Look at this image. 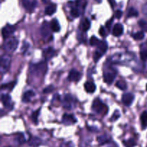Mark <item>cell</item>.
Segmentation results:
<instances>
[{
	"mask_svg": "<svg viewBox=\"0 0 147 147\" xmlns=\"http://www.w3.org/2000/svg\"><path fill=\"white\" fill-rule=\"evenodd\" d=\"M138 15H139V12L134 7H131V8H129L127 14L128 17H138Z\"/></svg>",
	"mask_w": 147,
	"mask_h": 147,
	"instance_id": "cell-27",
	"label": "cell"
},
{
	"mask_svg": "<svg viewBox=\"0 0 147 147\" xmlns=\"http://www.w3.org/2000/svg\"><path fill=\"white\" fill-rule=\"evenodd\" d=\"M56 10H57V5L55 4H50L46 7L45 13L47 15H53L54 13L56 12Z\"/></svg>",
	"mask_w": 147,
	"mask_h": 147,
	"instance_id": "cell-17",
	"label": "cell"
},
{
	"mask_svg": "<svg viewBox=\"0 0 147 147\" xmlns=\"http://www.w3.org/2000/svg\"><path fill=\"white\" fill-rule=\"evenodd\" d=\"M42 1L44 3H47L50 0H42Z\"/></svg>",
	"mask_w": 147,
	"mask_h": 147,
	"instance_id": "cell-47",
	"label": "cell"
},
{
	"mask_svg": "<svg viewBox=\"0 0 147 147\" xmlns=\"http://www.w3.org/2000/svg\"><path fill=\"white\" fill-rule=\"evenodd\" d=\"M34 96H35V93L32 90H27L23 94L22 101L24 102H29Z\"/></svg>",
	"mask_w": 147,
	"mask_h": 147,
	"instance_id": "cell-16",
	"label": "cell"
},
{
	"mask_svg": "<svg viewBox=\"0 0 147 147\" xmlns=\"http://www.w3.org/2000/svg\"><path fill=\"white\" fill-rule=\"evenodd\" d=\"M96 1H98V3H100V2H101L102 0H96Z\"/></svg>",
	"mask_w": 147,
	"mask_h": 147,
	"instance_id": "cell-48",
	"label": "cell"
},
{
	"mask_svg": "<svg viewBox=\"0 0 147 147\" xmlns=\"http://www.w3.org/2000/svg\"><path fill=\"white\" fill-rule=\"evenodd\" d=\"M123 144L126 147H134L136 146V143L134 140L131 138V139L126 140V141H123Z\"/></svg>",
	"mask_w": 147,
	"mask_h": 147,
	"instance_id": "cell-32",
	"label": "cell"
},
{
	"mask_svg": "<svg viewBox=\"0 0 147 147\" xmlns=\"http://www.w3.org/2000/svg\"><path fill=\"white\" fill-rule=\"evenodd\" d=\"M116 86H117L119 89H121V90H126L127 89V84L126 82L123 80H119L116 83Z\"/></svg>",
	"mask_w": 147,
	"mask_h": 147,
	"instance_id": "cell-30",
	"label": "cell"
},
{
	"mask_svg": "<svg viewBox=\"0 0 147 147\" xmlns=\"http://www.w3.org/2000/svg\"><path fill=\"white\" fill-rule=\"evenodd\" d=\"M24 48H22V50H24V51H26V50H27V48H28L30 46H29L28 43H24ZM23 50H22V51H23Z\"/></svg>",
	"mask_w": 147,
	"mask_h": 147,
	"instance_id": "cell-44",
	"label": "cell"
},
{
	"mask_svg": "<svg viewBox=\"0 0 147 147\" xmlns=\"http://www.w3.org/2000/svg\"><path fill=\"white\" fill-rule=\"evenodd\" d=\"M42 141L37 137H32L29 141V145L32 147H37L41 144Z\"/></svg>",
	"mask_w": 147,
	"mask_h": 147,
	"instance_id": "cell-21",
	"label": "cell"
},
{
	"mask_svg": "<svg viewBox=\"0 0 147 147\" xmlns=\"http://www.w3.org/2000/svg\"><path fill=\"white\" fill-rule=\"evenodd\" d=\"M116 76V71L114 69H109L107 71H105L103 74V79H104V82L106 83L111 84L113 82Z\"/></svg>",
	"mask_w": 147,
	"mask_h": 147,
	"instance_id": "cell-6",
	"label": "cell"
},
{
	"mask_svg": "<svg viewBox=\"0 0 147 147\" xmlns=\"http://www.w3.org/2000/svg\"><path fill=\"white\" fill-rule=\"evenodd\" d=\"M92 108L96 113L102 114V115H106L109 112V108H108L107 105H105L99 98L94 99Z\"/></svg>",
	"mask_w": 147,
	"mask_h": 147,
	"instance_id": "cell-2",
	"label": "cell"
},
{
	"mask_svg": "<svg viewBox=\"0 0 147 147\" xmlns=\"http://www.w3.org/2000/svg\"><path fill=\"white\" fill-rule=\"evenodd\" d=\"M53 89H54L53 86L50 85V86H48L47 87H46L45 89H44L43 92H44V93H50V92H51L53 90Z\"/></svg>",
	"mask_w": 147,
	"mask_h": 147,
	"instance_id": "cell-40",
	"label": "cell"
},
{
	"mask_svg": "<svg viewBox=\"0 0 147 147\" xmlns=\"http://www.w3.org/2000/svg\"><path fill=\"white\" fill-rule=\"evenodd\" d=\"M112 22H113V19H111L110 20H109V21L107 22H106V27H107V29L108 30H110L111 29V24H112Z\"/></svg>",
	"mask_w": 147,
	"mask_h": 147,
	"instance_id": "cell-42",
	"label": "cell"
},
{
	"mask_svg": "<svg viewBox=\"0 0 147 147\" xmlns=\"http://www.w3.org/2000/svg\"><path fill=\"white\" fill-rule=\"evenodd\" d=\"M99 34L100 35L102 36V37H106V35H107V34H106V30H105L104 27H103V26H101V27H100V29H99Z\"/></svg>",
	"mask_w": 147,
	"mask_h": 147,
	"instance_id": "cell-39",
	"label": "cell"
},
{
	"mask_svg": "<svg viewBox=\"0 0 147 147\" xmlns=\"http://www.w3.org/2000/svg\"><path fill=\"white\" fill-rule=\"evenodd\" d=\"M134 100V95L131 93H125L122 96V102L126 106H130Z\"/></svg>",
	"mask_w": 147,
	"mask_h": 147,
	"instance_id": "cell-12",
	"label": "cell"
},
{
	"mask_svg": "<svg viewBox=\"0 0 147 147\" xmlns=\"http://www.w3.org/2000/svg\"><path fill=\"white\" fill-rule=\"evenodd\" d=\"M87 0H76V6L79 10H84L87 6Z\"/></svg>",
	"mask_w": 147,
	"mask_h": 147,
	"instance_id": "cell-23",
	"label": "cell"
},
{
	"mask_svg": "<svg viewBox=\"0 0 147 147\" xmlns=\"http://www.w3.org/2000/svg\"><path fill=\"white\" fill-rule=\"evenodd\" d=\"M119 117H120V112H119V110H116L114 112V113L113 114V115H112V117L111 119L112 121H114V120H116L119 119Z\"/></svg>",
	"mask_w": 147,
	"mask_h": 147,
	"instance_id": "cell-37",
	"label": "cell"
},
{
	"mask_svg": "<svg viewBox=\"0 0 147 147\" xmlns=\"http://www.w3.org/2000/svg\"><path fill=\"white\" fill-rule=\"evenodd\" d=\"M85 89L88 93H93L96 89V84L92 82H87L85 84Z\"/></svg>",
	"mask_w": 147,
	"mask_h": 147,
	"instance_id": "cell-19",
	"label": "cell"
},
{
	"mask_svg": "<svg viewBox=\"0 0 147 147\" xmlns=\"http://www.w3.org/2000/svg\"><path fill=\"white\" fill-rule=\"evenodd\" d=\"M51 31H53L50 27V23L44 22L40 27V33L44 39H47L51 36Z\"/></svg>",
	"mask_w": 147,
	"mask_h": 147,
	"instance_id": "cell-5",
	"label": "cell"
},
{
	"mask_svg": "<svg viewBox=\"0 0 147 147\" xmlns=\"http://www.w3.org/2000/svg\"><path fill=\"white\" fill-rule=\"evenodd\" d=\"M141 122L143 128H145L147 127V111H144L142 112V115H141Z\"/></svg>",
	"mask_w": 147,
	"mask_h": 147,
	"instance_id": "cell-26",
	"label": "cell"
},
{
	"mask_svg": "<svg viewBox=\"0 0 147 147\" xmlns=\"http://www.w3.org/2000/svg\"><path fill=\"white\" fill-rule=\"evenodd\" d=\"M142 12L144 14L145 16L147 17V3L145 4H144V6L142 7Z\"/></svg>",
	"mask_w": 147,
	"mask_h": 147,
	"instance_id": "cell-43",
	"label": "cell"
},
{
	"mask_svg": "<svg viewBox=\"0 0 147 147\" xmlns=\"http://www.w3.org/2000/svg\"><path fill=\"white\" fill-rule=\"evenodd\" d=\"M22 5L27 12H32L37 6V1L36 0H22Z\"/></svg>",
	"mask_w": 147,
	"mask_h": 147,
	"instance_id": "cell-10",
	"label": "cell"
},
{
	"mask_svg": "<svg viewBox=\"0 0 147 147\" xmlns=\"http://www.w3.org/2000/svg\"><path fill=\"white\" fill-rule=\"evenodd\" d=\"M70 14L74 18H77L80 16V11L77 8V7H73V8L71 9L70 10Z\"/></svg>",
	"mask_w": 147,
	"mask_h": 147,
	"instance_id": "cell-31",
	"label": "cell"
},
{
	"mask_svg": "<svg viewBox=\"0 0 147 147\" xmlns=\"http://www.w3.org/2000/svg\"><path fill=\"white\" fill-rule=\"evenodd\" d=\"M15 141L18 144H22L26 141L25 137L22 133H18L15 137Z\"/></svg>",
	"mask_w": 147,
	"mask_h": 147,
	"instance_id": "cell-29",
	"label": "cell"
},
{
	"mask_svg": "<svg viewBox=\"0 0 147 147\" xmlns=\"http://www.w3.org/2000/svg\"><path fill=\"white\" fill-rule=\"evenodd\" d=\"M19 44V41L15 37H9L4 40L3 48L7 52H14Z\"/></svg>",
	"mask_w": 147,
	"mask_h": 147,
	"instance_id": "cell-3",
	"label": "cell"
},
{
	"mask_svg": "<svg viewBox=\"0 0 147 147\" xmlns=\"http://www.w3.org/2000/svg\"><path fill=\"white\" fill-rule=\"evenodd\" d=\"M55 53V51L54 49L52 47H49L43 51V56L46 61H49L54 56Z\"/></svg>",
	"mask_w": 147,
	"mask_h": 147,
	"instance_id": "cell-15",
	"label": "cell"
},
{
	"mask_svg": "<svg viewBox=\"0 0 147 147\" xmlns=\"http://www.w3.org/2000/svg\"><path fill=\"white\" fill-rule=\"evenodd\" d=\"M109 3H110L111 4V5L112 6V7H113V6H114V0H109Z\"/></svg>",
	"mask_w": 147,
	"mask_h": 147,
	"instance_id": "cell-45",
	"label": "cell"
},
{
	"mask_svg": "<svg viewBox=\"0 0 147 147\" xmlns=\"http://www.w3.org/2000/svg\"><path fill=\"white\" fill-rule=\"evenodd\" d=\"M40 108H39L38 110H37L36 111L33 112L32 115V120L33 122L35 124L37 123V120H38V116H39V114H40Z\"/></svg>",
	"mask_w": 147,
	"mask_h": 147,
	"instance_id": "cell-33",
	"label": "cell"
},
{
	"mask_svg": "<svg viewBox=\"0 0 147 147\" xmlns=\"http://www.w3.org/2000/svg\"><path fill=\"white\" fill-rule=\"evenodd\" d=\"M15 30V27L11 25V24H7L6 26H4L1 30V34H2V37H4V40L11 37V35L14 33Z\"/></svg>",
	"mask_w": 147,
	"mask_h": 147,
	"instance_id": "cell-8",
	"label": "cell"
},
{
	"mask_svg": "<svg viewBox=\"0 0 147 147\" xmlns=\"http://www.w3.org/2000/svg\"><path fill=\"white\" fill-rule=\"evenodd\" d=\"M139 27L144 32H147V21L144 20H140L139 22Z\"/></svg>",
	"mask_w": 147,
	"mask_h": 147,
	"instance_id": "cell-35",
	"label": "cell"
},
{
	"mask_svg": "<svg viewBox=\"0 0 147 147\" xmlns=\"http://www.w3.org/2000/svg\"><path fill=\"white\" fill-rule=\"evenodd\" d=\"M11 58L9 55H3L1 58L0 62V71L1 74H4L9 70L11 65Z\"/></svg>",
	"mask_w": 147,
	"mask_h": 147,
	"instance_id": "cell-4",
	"label": "cell"
},
{
	"mask_svg": "<svg viewBox=\"0 0 147 147\" xmlns=\"http://www.w3.org/2000/svg\"><path fill=\"white\" fill-rule=\"evenodd\" d=\"M62 122L65 125H73L77 122V120L75 118V116L71 114H64L62 118Z\"/></svg>",
	"mask_w": 147,
	"mask_h": 147,
	"instance_id": "cell-11",
	"label": "cell"
},
{
	"mask_svg": "<svg viewBox=\"0 0 147 147\" xmlns=\"http://www.w3.org/2000/svg\"><path fill=\"white\" fill-rule=\"evenodd\" d=\"M109 147H118V146L116 145V144H111V146H109Z\"/></svg>",
	"mask_w": 147,
	"mask_h": 147,
	"instance_id": "cell-46",
	"label": "cell"
},
{
	"mask_svg": "<svg viewBox=\"0 0 147 147\" xmlns=\"http://www.w3.org/2000/svg\"><path fill=\"white\" fill-rule=\"evenodd\" d=\"M16 85V82H9V83L7 84H3L1 85V89H7L9 91H11L13 89V88Z\"/></svg>",
	"mask_w": 147,
	"mask_h": 147,
	"instance_id": "cell-25",
	"label": "cell"
},
{
	"mask_svg": "<svg viewBox=\"0 0 147 147\" xmlns=\"http://www.w3.org/2000/svg\"><path fill=\"white\" fill-rule=\"evenodd\" d=\"M98 50H100L103 54H104L108 49V43L105 40H100V43L98 45Z\"/></svg>",
	"mask_w": 147,
	"mask_h": 147,
	"instance_id": "cell-22",
	"label": "cell"
},
{
	"mask_svg": "<svg viewBox=\"0 0 147 147\" xmlns=\"http://www.w3.org/2000/svg\"><path fill=\"white\" fill-rule=\"evenodd\" d=\"M47 70V65L46 62H40V63L32 64L30 66V72L34 76H44Z\"/></svg>",
	"mask_w": 147,
	"mask_h": 147,
	"instance_id": "cell-1",
	"label": "cell"
},
{
	"mask_svg": "<svg viewBox=\"0 0 147 147\" xmlns=\"http://www.w3.org/2000/svg\"><path fill=\"white\" fill-rule=\"evenodd\" d=\"M122 14H123V12H122L121 10H116V12H115V17L117 19H120L121 17H122Z\"/></svg>",
	"mask_w": 147,
	"mask_h": 147,
	"instance_id": "cell-41",
	"label": "cell"
},
{
	"mask_svg": "<svg viewBox=\"0 0 147 147\" xmlns=\"http://www.w3.org/2000/svg\"><path fill=\"white\" fill-rule=\"evenodd\" d=\"M100 40H99L96 36H93L90 39V44L91 46H98V45L100 43Z\"/></svg>",
	"mask_w": 147,
	"mask_h": 147,
	"instance_id": "cell-36",
	"label": "cell"
},
{
	"mask_svg": "<svg viewBox=\"0 0 147 147\" xmlns=\"http://www.w3.org/2000/svg\"><path fill=\"white\" fill-rule=\"evenodd\" d=\"M103 56V53L100 51V50H97L94 52L93 53V60H94L95 62H98L99 60H100V58Z\"/></svg>",
	"mask_w": 147,
	"mask_h": 147,
	"instance_id": "cell-34",
	"label": "cell"
},
{
	"mask_svg": "<svg viewBox=\"0 0 147 147\" xmlns=\"http://www.w3.org/2000/svg\"><path fill=\"white\" fill-rule=\"evenodd\" d=\"M7 147H10V146H7Z\"/></svg>",
	"mask_w": 147,
	"mask_h": 147,
	"instance_id": "cell-50",
	"label": "cell"
},
{
	"mask_svg": "<svg viewBox=\"0 0 147 147\" xmlns=\"http://www.w3.org/2000/svg\"><path fill=\"white\" fill-rule=\"evenodd\" d=\"M75 102H76V100H75L74 97L71 95L67 94V95H65L63 101V105L65 108H66V109H72L75 106Z\"/></svg>",
	"mask_w": 147,
	"mask_h": 147,
	"instance_id": "cell-7",
	"label": "cell"
},
{
	"mask_svg": "<svg viewBox=\"0 0 147 147\" xmlns=\"http://www.w3.org/2000/svg\"><path fill=\"white\" fill-rule=\"evenodd\" d=\"M132 37L135 39L136 40H142L144 38L145 34L144 31H140L137 32V33H134V34L132 35Z\"/></svg>",
	"mask_w": 147,
	"mask_h": 147,
	"instance_id": "cell-28",
	"label": "cell"
},
{
	"mask_svg": "<svg viewBox=\"0 0 147 147\" xmlns=\"http://www.w3.org/2000/svg\"><path fill=\"white\" fill-rule=\"evenodd\" d=\"M123 33V27L121 24L120 23H117L113 27V30H112V33L116 37H119Z\"/></svg>",
	"mask_w": 147,
	"mask_h": 147,
	"instance_id": "cell-14",
	"label": "cell"
},
{
	"mask_svg": "<svg viewBox=\"0 0 147 147\" xmlns=\"http://www.w3.org/2000/svg\"><path fill=\"white\" fill-rule=\"evenodd\" d=\"M146 90H147V84H146Z\"/></svg>",
	"mask_w": 147,
	"mask_h": 147,
	"instance_id": "cell-49",
	"label": "cell"
},
{
	"mask_svg": "<svg viewBox=\"0 0 147 147\" xmlns=\"http://www.w3.org/2000/svg\"><path fill=\"white\" fill-rule=\"evenodd\" d=\"M81 78V74L76 69H72L69 72L68 79L71 82H78Z\"/></svg>",
	"mask_w": 147,
	"mask_h": 147,
	"instance_id": "cell-13",
	"label": "cell"
},
{
	"mask_svg": "<svg viewBox=\"0 0 147 147\" xmlns=\"http://www.w3.org/2000/svg\"><path fill=\"white\" fill-rule=\"evenodd\" d=\"M91 23L90 21L88 18H84L82 20L81 24H80V29L83 32H86L90 29Z\"/></svg>",
	"mask_w": 147,
	"mask_h": 147,
	"instance_id": "cell-18",
	"label": "cell"
},
{
	"mask_svg": "<svg viewBox=\"0 0 147 147\" xmlns=\"http://www.w3.org/2000/svg\"><path fill=\"white\" fill-rule=\"evenodd\" d=\"M97 141H98L100 145H103V144H107L110 141V136L108 135H103L98 136L97 138Z\"/></svg>",
	"mask_w": 147,
	"mask_h": 147,
	"instance_id": "cell-24",
	"label": "cell"
},
{
	"mask_svg": "<svg viewBox=\"0 0 147 147\" xmlns=\"http://www.w3.org/2000/svg\"><path fill=\"white\" fill-rule=\"evenodd\" d=\"M50 27H51L53 32H55V33H57V32L60 30V23H59V22L56 19H53L52 20L51 22H50Z\"/></svg>",
	"mask_w": 147,
	"mask_h": 147,
	"instance_id": "cell-20",
	"label": "cell"
},
{
	"mask_svg": "<svg viewBox=\"0 0 147 147\" xmlns=\"http://www.w3.org/2000/svg\"><path fill=\"white\" fill-rule=\"evenodd\" d=\"M1 102L5 108L8 109H13V102L11 96L9 94H2L1 95Z\"/></svg>",
	"mask_w": 147,
	"mask_h": 147,
	"instance_id": "cell-9",
	"label": "cell"
},
{
	"mask_svg": "<svg viewBox=\"0 0 147 147\" xmlns=\"http://www.w3.org/2000/svg\"><path fill=\"white\" fill-rule=\"evenodd\" d=\"M60 147H74V144L71 141H68V142L63 143Z\"/></svg>",
	"mask_w": 147,
	"mask_h": 147,
	"instance_id": "cell-38",
	"label": "cell"
}]
</instances>
